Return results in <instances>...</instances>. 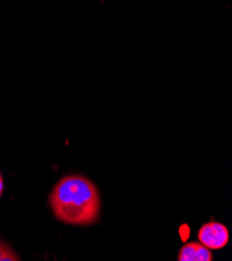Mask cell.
Instances as JSON below:
<instances>
[{
	"label": "cell",
	"mask_w": 232,
	"mask_h": 261,
	"mask_svg": "<svg viewBox=\"0 0 232 261\" xmlns=\"http://www.w3.org/2000/svg\"><path fill=\"white\" fill-rule=\"evenodd\" d=\"M50 205L60 221L86 226L98 220L101 201L91 180L81 175H70L55 187L50 195Z\"/></svg>",
	"instance_id": "1"
},
{
	"label": "cell",
	"mask_w": 232,
	"mask_h": 261,
	"mask_svg": "<svg viewBox=\"0 0 232 261\" xmlns=\"http://www.w3.org/2000/svg\"><path fill=\"white\" fill-rule=\"evenodd\" d=\"M198 239L203 246L210 250H219L228 244L229 231L221 223L210 222L199 229Z\"/></svg>",
	"instance_id": "2"
},
{
	"label": "cell",
	"mask_w": 232,
	"mask_h": 261,
	"mask_svg": "<svg viewBox=\"0 0 232 261\" xmlns=\"http://www.w3.org/2000/svg\"><path fill=\"white\" fill-rule=\"evenodd\" d=\"M179 261H212L213 254L201 243H189L180 249Z\"/></svg>",
	"instance_id": "3"
},
{
	"label": "cell",
	"mask_w": 232,
	"mask_h": 261,
	"mask_svg": "<svg viewBox=\"0 0 232 261\" xmlns=\"http://www.w3.org/2000/svg\"><path fill=\"white\" fill-rule=\"evenodd\" d=\"M20 260L18 255L4 241L0 240V261H16Z\"/></svg>",
	"instance_id": "4"
},
{
	"label": "cell",
	"mask_w": 232,
	"mask_h": 261,
	"mask_svg": "<svg viewBox=\"0 0 232 261\" xmlns=\"http://www.w3.org/2000/svg\"><path fill=\"white\" fill-rule=\"evenodd\" d=\"M4 192V180H3V176L0 174V197H2Z\"/></svg>",
	"instance_id": "5"
}]
</instances>
